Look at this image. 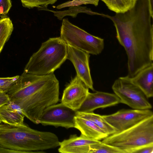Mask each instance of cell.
Here are the masks:
<instances>
[{"label": "cell", "instance_id": "1", "mask_svg": "<svg viewBox=\"0 0 153 153\" xmlns=\"http://www.w3.org/2000/svg\"><path fill=\"white\" fill-rule=\"evenodd\" d=\"M113 22L116 38L128 57V76H134L153 63V18L147 0H137L134 6L124 13L105 15Z\"/></svg>", "mask_w": 153, "mask_h": 153}, {"label": "cell", "instance_id": "2", "mask_svg": "<svg viewBox=\"0 0 153 153\" xmlns=\"http://www.w3.org/2000/svg\"><path fill=\"white\" fill-rule=\"evenodd\" d=\"M57 136L49 131L32 129L25 124H0V145L23 153H45L44 151L59 146Z\"/></svg>", "mask_w": 153, "mask_h": 153}, {"label": "cell", "instance_id": "3", "mask_svg": "<svg viewBox=\"0 0 153 153\" xmlns=\"http://www.w3.org/2000/svg\"><path fill=\"white\" fill-rule=\"evenodd\" d=\"M67 45L60 37L43 42L30 57L23 73L44 75L53 73L67 59Z\"/></svg>", "mask_w": 153, "mask_h": 153}, {"label": "cell", "instance_id": "4", "mask_svg": "<svg viewBox=\"0 0 153 153\" xmlns=\"http://www.w3.org/2000/svg\"><path fill=\"white\" fill-rule=\"evenodd\" d=\"M102 142L125 153H133L142 147L153 145V116L126 130L109 135Z\"/></svg>", "mask_w": 153, "mask_h": 153}, {"label": "cell", "instance_id": "5", "mask_svg": "<svg viewBox=\"0 0 153 153\" xmlns=\"http://www.w3.org/2000/svg\"><path fill=\"white\" fill-rule=\"evenodd\" d=\"M59 82L56 78L17 105L25 116L38 124L44 110L59 101Z\"/></svg>", "mask_w": 153, "mask_h": 153}, {"label": "cell", "instance_id": "6", "mask_svg": "<svg viewBox=\"0 0 153 153\" xmlns=\"http://www.w3.org/2000/svg\"><path fill=\"white\" fill-rule=\"evenodd\" d=\"M60 34V37L67 45L89 54L98 55L104 48L103 39L89 34L71 23L67 19L62 20Z\"/></svg>", "mask_w": 153, "mask_h": 153}, {"label": "cell", "instance_id": "7", "mask_svg": "<svg viewBox=\"0 0 153 153\" xmlns=\"http://www.w3.org/2000/svg\"><path fill=\"white\" fill-rule=\"evenodd\" d=\"M56 78L53 73L38 75L23 73L6 93L10 100L17 104Z\"/></svg>", "mask_w": 153, "mask_h": 153}, {"label": "cell", "instance_id": "8", "mask_svg": "<svg viewBox=\"0 0 153 153\" xmlns=\"http://www.w3.org/2000/svg\"><path fill=\"white\" fill-rule=\"evenodd\" d=\"M112 88L119 98L120 103L126 104L133 109H150L152 108L143 91L131 81L128 76L117 79Z\"/></svg>", "mask_w": 153, "mask_h": 153}, {"label": "cell", "instance_id": "9", "mask_svg": "<svg viewBox=\"0 0 153 153\" xmlns=\"http://www.w3.org/2000/svg\"><path fill=\"white\" fill-rule=\"evenodd\" d=\"M117 133L128 129L153 116L150 109H122L109 115H102Z\"/></svg>", "mask_w": 153, "mask_h": 153}, {"label": "cell", "instance_id": "10", "mask_svg": "<svg viewBox=\"0 0 153 153\" xmlns=\"http://www.w3.org/2000/svg\"><path fill=\"white\" fill-rule=\"evenodd\" d=\"M76 111L62 102L51 105L43 112L39 120L43 126H52L68 129L74 127Z\"/></svg>", "mask_w": 153, "mask_h": 153}, {"label": "cell", "instance_id": "11", "mask_svg": "<svg viewBox=\"0 0 153 153\" xmlns=\"http://www.w3.org/2000/svg\"><path fill=\"white\" fill-rule=\"evenodd\" d=\"M90 56L88 53L67 45V59L74 65L76 76L89 89L94 91L89 65Z\"/></svg>", "mask_w": 153, "mask_h": 153}, {"label": "cell", "instance_id": "12", "mask_svg": "<svg viewBox=\"0 0 153 153\" xmlns=\"http://www.w3.org/2000/svg\"><path fill=\"white\" fill-rule=\"evenodd\" d=\"M89 92V88L76 76L72 78L64 89L61 102L77 111L81 106Z\"/></svg>", "mask_w": 153, "mask_h": 153}, {"label": "cell", "instance_id": "13", "mask_svg": "<svg viewBox=\"0 0 153 153\" xmlns=\"http://www.w3.org/2000/svg\"><path fill=\"white\" fill-rule=\"evenodd\" d=\"M119 103L120 99L115 94L100 91L89 92L82 104L77 111L92 112L97 109L105 108Z\"/></svg>", "mask_w": 153, "mask_h": 153}, {"label": "cell", "instance_id": "14", "mask_svg": "<svg viewBox=\"0 0 153 153\" xmlns=\"http://www.w3.org/2000/svg\"><path fill=\"white\" fill-rule=\"evenodd\" d=\"M101 141L87 137L81 134L71 135L60 142L58 152L61 153H90V146Z\"/></svg>", "mask_w": 153, "mask_h": 153}, {"label": "cell", "instance_id": "15", "mask_svg": "<svg viewBox=\"0 0 153 153\" xmlns=\"http://www.w3.org/2000/svg\"><path fill=\"white\" fill-rule=\"evenodd\" d=\"M129 78L147 98L153 97V63L140 70L133 77Z\"/></svg>", "mask_w": 153, "mask_h": 153}, {"label": "cell", "instance_id": "16", "mask_svg": "<svg viewBox=\"0 0 153 153\" xmlns=\"http://www.w3.org/2000/svg\"><path fill=\"white\" fill-rule=\"evenodd\" d=\"M74 120V128L78 130L81 134L87 137L100 141L108 136L94 123L87 119L76 116Z\"/></svg>", "mask_w": 153, "mask_h": 153}, {"label": "cell", "instance_id": "17", "mask_svg": "<svg viewBox=\"0 0 153 153\" xmlns=\"http://www.w3.org/2000/svg\"><path fill=\"white\" fill-rule=\"evenodd\" d=\"M76 116L90 120L108 136L116 133L115 129L106 121L102 115L93 112L85 113L76 111Z\"/></svg>", "mask_w": 153, "mask_h": 153}, {"label": "cell", "instance_id": "18", "mask_svg": "<svg viewBox=\"0 0 153 153\" xmlns=\"http://www.w3.org/2000/svg\"><path fill=\"white\" fill-rule=\"evenodd\" d=\"M25 117L19 111L8 109L4 105L0 108V117L3 123L14 126L23 125Z\"/></svg>", "mask_w": 153, "mask_h": 153}, {"label": "cell", "instance_id": "19", "mask_svg": "<svg viewBox=\"0 0 153 153\" xmlns=\"http://www.w3.org/2000/svg\"><path fill=\"white\" fill-rule=\"evenodd\" d=\"M110 10L116 13H124L132 8L136 0H101Z\"/></svg>", "mask_w": 153, "mask_h": 153}, {"label": "cell", "instance_id": "20", "mask_svg": "<svg viewBox=\"0 0 153 153\" xmlns=\"http://www.w3.org/2000/svg\"><path fill=\"white\" fill-rule=\"evenodd\" d=\"M41 10L50 11L53 13L54 16L57 17L58 19L62 20L65 16H70L73 17H76L77 14L80 13H85L92 15H99L104 16L105 15L97 13L92 11L91 10L86 7H81L80 6H74L70 7L67 10L62 11H54L47 9V8H43Z\"/></svg>", "mask_w": 153, "mask_h": 153}, {"label": "cell", "instance_id": "21", "mask_svg": "<svg viewBox=\"0 0 153 153\" xmlns=\"http://www.w3.org/2000/svg\"><path fill=\"white\" fill-rule=\"evenodd\" d=\"M13 29L12 21L7 16L0 19V54L6 43L10 38Z\"/></svg>", "mask_w": 153, "mask_h": 153}, {"label": "cell", "instance_id": "22", "mask_svg": "<svg viewBox=\"0 0 153 153\" xmlns=\"http://www.w3.org/2000/svg\"><path fill=\"white\" fill-rule=\"evenodd\" d=\"M125 153L119 149L102 142L90 146V153Z\"/></svg>", "mask_w": 153, "mask_h": 153}, {"label": "cell", "instance_id": "23", "mask_svg": "<svg viewBox=\"0 0 153 153\" xmlns=\"http://www.w3.org/2000/svg\"><path fill=\"white\" fill-rule=\"evenodd\" d=\"M57 0H21L23 6L30 9L47 8L48 5L54 4Z\"/></svg>", "mask_w": 153, "mask_h": 153}, {"label": "cell", "instance_id": "24", "mask_svg": "<svg viewBox=\"0 0 153 153\" xmlns=\"http://www.w3.org/2000/svg\"><path fill=\"white\" fill-rule=\"evenodd\" d=\"M19 76L17 75L12 77L0 78V92L6 93L10 87L16 82Z\"/></svg>", "mask_w": 153, "mask_h": 153}, {"label": "cell", "instance_id": "25", "mask_svg": "<svg viewBox=\"0 0 153 153\" xmlns=\"http://www.w3.org/2000/svg\"><path fill=\"white\" fill-rule=\"evenodd\" d=\"M12 6L11 0H0V16L6 15Z\"/></svg>", "mask_w": 153, "mask_h": 153}, {"label": "cell", "instance_id": "26", "mask_svg": "<svg viewBox=\"0 0 153 153\" xmlns=\"http://www.w3.org/2000/svg\"><path fill=\"white\" fill-rule=\"evenodd\" d=\"M153 145L145 146L137 149L133 153H152Z\"/></svg>", "mask_w": 153, "mask_h": 153}, {"label": "cell", "instance_id": "27", "mask_svg": "<svg viewBox=\"0 0 153 153\" xmlns=\"http://www.w3.org/2000/svg\"><path fill=\"white\" fill-rule=\"evenodd\" d=\"M10 100V99L7 93L0 92V108L7 104Z\"/></svg>", "mask_w": 153, "mask_h": 153}, {"label": "cell", "instance_id": "28", "mask_svg": "<svg viewBox=\"0 0 153 153\" xmlns=\"http://www.w3.org/2000/svg\"><path fill=\"white\" fill-rule=\"evenodd\" d=\"M0 153H23L22 152L6 148L0 145Z\"/></svg>", "mask_w": 153, "mask_h": 153}, {"label": "cell", "instance_id": "29", "mask_svg": "<svg viewBox=\"0 0 153 153\" xmlns=\"http://www.w3.org/2000/svg\"><path fill=\"white\" fill-rule=\"evenodd\" d=\"M76 1H84L86 2L87 4H91L97 6L100 0H73Z\"/></svg>", "mask_w": 153, "mask_h": 153}, {"label": "cell", "instance_id": "30", "mask_svg": "<svg viewBox=\"0 0 153 153\" xmlns=\"http://www.w3.org/2000/svg\"><path fill=\"white\" fill-rule=\"evenodd\" d=\"M147 1L151 16L153 18V0H147Z\"/></svg>", "mask_w": 153, "mask_h": 153}, {"label": "cell", "instance_id": "31", "mask_svg": "<svg viewBox=\"0 0 153 153\" xmlns=\"http://www.w3.org/2000/svg\"><path fill=\"white\" fill-rule=\"evenodd\" d=\"M2 122V120L1 119V118L0 117V124Z\"/></svg>", "mask_w": 153, "mask_h": 153}, {"label": "cell", "instance_id": "32", "mask_svg": "<svg viewBox=\"0 0 153 153\" xmlns=\"http://www.w3.org/2000/svg\"></svg>", "mask_w": 153, "mask_h": 153}]
</instances>
